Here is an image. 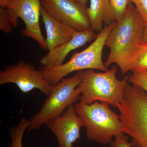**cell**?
<instances>
[{"instance_id": "obj_4", "label": "cell", "mask_w": 147, "mask_h": 147, "mask_svg": "<svg viewBox=\"0 0 147 147\" xmlns=\"http://www.w3.org/2000/svg\"><path fill=\"white\" fill-rule=\"evenodd\" d=\"M116 22L105 26L96 38L86 49L76 53L71 59L59 66L39 69L45 80L52 86L57 84L69 74L74 71L89 69H98L102 71L109 70L102 60V53L109 33L116 25Z\"/></svg>"}, {"instance_id": "obj_7", "label": "cell", "mask_w": 147, "mask_h": 147, "mask_svg": "<svg viewBox=\"0 0 147 147\" xmlns=\"http://www.w3.org/2000/svg\"><path fill=\"white\" fill-rule=\"evenodd\" d=\"M6 8L13 27L18 26V19L21 18L25 25L21 32L22 34L36 41L42 49L47 52L40 25L42 8L40 0H11Z\"/></svg>"}, {"instance_id": "obj_12", "label": "cell", "mask_w": 147, "mask_h": 147, "mask_svg": "<svg viewBox=\"0 0 147 147\" xmlns=\"http://www.w3.org/2000/svg\"><path fill=\"white\" fill-rule=\"evenodd\" d=\"M40 16L46 30L45 42L47 52L68 42L76 33V31L66 23L53 18L42 7Z\"/></svg>"}, {"instance_id": "obj_16", "label": "cell", "mask_w": 147, "mask_h": 147, "mask_svg": "<svg viewBox=\"0 0 147 147\" xmlns=\"http://www.w3.org/2000/svg\"><path fill=\"white\" fill-rule=\"evenodd\" d=\"M110 5L116 21L123 17L131 0H110Z\"/></svg>"}, {"instance_id": "obj_9", "label": "cell", "mask_w": 147, "mask_h": 147, "mask_svg": "<svg viewBox=\"0 0 147 147\" xmlns=\"http://www.w3.org/2000/svg\"><path fill=\"white\" fill-rule=\"evenodd\" d=\"M50 16L63 22L76 31L90 28L86 6L75 0H40Z\"/></svg>"}, {"instance_id": "obj_8", "label": "cell", "mask_w": 147, "mask_h": 147, "mask_svg": "<svg viewBox=\"0 0 147 147\" xmlns=\"http://www.w3.org/2000/svg\"><path fill=\"white\" fill-rule=\"evenodd\" d=\"M7 84H15L24 93L38 89L47 96L53 87L45 80L40 69L23 60L7 66L0 71V85Z\"/></svg>"}, {"instance_id": "obj_18", "label": "cell", "mask_w": 147, "mask_h": 147, "mask_svg": "<svg viewBox=\"0 0 147 147\" xmlns=\"http://www.w3.org/2000/svg\"><path fill=\"white\" fill-rule=\"evenodd\" d=\"M12 27L7 9L0 7V29L7 34H9L12 31Z\"/></svg>"}, {"instance_id": "obj_13", "label": "cell", "mask_w": 147, "mask_h": 147, "mask_svg": "<svg viewBox=\"0 0 147 147\" xmlns=\"http://www.w3.org/2000/svg\"><path fill=\"white\" fill-rule=\"evenodd\" d=\"M87 12L91 28L95 32L100 33L103 24L107 26L116 21L110 0H90Z\"/></svg>"}, {"instance_id": "obj_2", "label": "cell", "mask_w": 147, "mask_h": 147, "mask_svg": "<svg viewBox=\"0 0 147 147\" xmlns=\"http://www.w3.org/2000/svg\"><path fill=\"white\" fill-rule=\"evenodd\" d=\"M109 105L98 101L90 105L80 101L74 103L76 113L86 128L88 140L110 145L113 137L124 134L119 115L114 113Z\"/></svg>"}, {"instance_id": "obj_22", "label": "cell", "mask_w": 147, "mask_h": 147, "mask_svg": "<svg viewBox=\"0 0 147 147\" xmlns=\"http://www.w3.org/2000/svg\"><path fill=\"white\" fill-rule=\"evenodd\" d=\"M11 0H0V7L6 8Z\"/></svg>"}, {"instance_id": "obj_5", "label": "cell", "mask_w": 147, "mask_h": 147, "mask_svg": "<svg viewBox=\"0 0 147 147\" xmlns=\"http://www.w3.org/2000/svg\"><path fill=\"white\" fill-rule=\"evenodd\" d=\"M117 108L123 133L131 137L133 147H147V93L128 84Z\"/></svg>"}, {"instance_id": "obj_11", "label": "cell", "mask_w": 147, "mask_h": 147, "mask_svg": "<svg viewBox=\"0 0 147 147\" xmlns=\"http://www.w3.org/2000/svg\"><path fill=\"white\" fill-rule=\"evenodd\" d=\"M97 36L98 35L91 28L85 30L76 31L68 42L56 47L42 56L40 59L39 63L42 66L47 67L62 65L71 51L94 40Z\"/></svg>"}, {"instance_id": "obj_24", "label": "cell", "mask_w": 147, "mask_h": 147, "mask_svg": "<svg viewBox=\"0 0 147 147\" xmlns=\"http://www.w3.org/2000/svg\"><path fill=\"white\" fill-rule=\"evenodd\" d=\"M131 2H132V0H131Z\"/></svg>"}, {"instance_id": "obj_20", "label": "cell", "mask_w": 147, "mask_h": 147, "mask_svg": "<svg viewBox=\"0 0 147 147\" xmlns=\"http://www.w3.org/2000/svg\"><path fill=\"white\" fill-rule=\"evenodd\" d=\"M132 3L142 18L147 22V0H132Z\"/></svg>"}, {"instance_id": "obj_6", "label": "cell", "mask_w": 147, "mask_h": 147, "mask_svg": "<svg viewBox=\"0 0 147 147\" xmlns=\"http://www.w3.org/2000/svg\"><path fill=\"white\" fill-rule=\"evenodd\" d=\"M81 82L80 71H78L53 86L40 110L31 118L28 131L39 129L48 121L61 116L70 105L79 101Z\"/></svg>"}, {"instance_id": "obj_15", "label": "cell", "mask_w": 147, "mask_h": 147, "mask_svg": "<svg viewBox=\"0 0 147 147\" xmlns=\"http://www.w3.org/2000/svg\"><path fill=\"white\" fill-rule=\"evenodd\" d=\"M129 71L147 72V43L142 42L137 49L129 65Z\"/></svg>"}, {"instance_id": "obj_21", "label": "cell", "mask_w": 147, "mask_h": 147, "mask_svg": "<svg viewBox=\"0 0 147 147\" xmlns=\"http://www.w3.org/2000/svg\"><path fill=\"white\" fill-rule=\"evenodd\" d=\"M142 40L143 42L147 43V22L143 32Z\"/></svg>"}, {"instance_id": "obj_23", "label": "cell", "mask_w": 147, "mask_h": 147, "mask_svg": "<svg viewBox=\"0 0 147 147\" xmlns=\"http://www.w3.org/2000/svg\"><path fill=\"white\" fill-rule=\"evenodd\" d=\"M75 1L81 3L84 5H86V4L88 2V0H75Z\"/></svg>"}, {"instance_id": "obj_19", "label": "cell", "mask_w": 147, "mask_h": 147, "mask_svg": "<svg viewBox=\"0 0 147 147\" xmlns=\"http://www.w3.org/2000/svg\"><path fill=\"white\" fill-rule=\"evenodd\" d=\"M110 147H133L132 142H129L128 137L125 134H119L114 137L110 144Z\"/></svg>"}, {"instance_id": "obj_10", "label": "cell", "mask_w": 147, "mask_h": 147, "mask_svg": "<svg viewBox=\"0 0 147 147\" xmlns=\"http://www.w3.org/2000/svg\"><path fill=\"white\" fill-rule=\"evenodd\" d=\"M74 104L67 108L61 116L45 124L55 134L59 147H73V144L81 137L80 132L84 125Z\"/></svg>"}, {"instance_id": "obj_14", "label": "cell", "mask_w": 147, "mask_h": 147, "mask_svg": "<svg viewBox=\"0 0 147 147\" xmlns=\"http://www.w3.org/2000/svg\"><path fill=\"white\" fill-rule=\"evenodd\" d=\"M30 124V119L22 118L16 125L11 127L9 130L11 138L10 147H23V138Z\"/></svg>"}, {"instance_id": "obj_17", "label": "cell", "mask_w": 147, "mask_h": 147, "mask_svg": "<svg viewBox=\"0 0 147 147\" xmlns=\"http://www.w3.org/2000/svg\"><path fill=\"white\" fill-rule=\"evenodd\" d=\"M128 75V82L147 92V72L134 71Z\"/></svg>"}, {"instance_id": "obj_1", "label": "cell", "mask_w": 147, "mask_h": 147, "mask_svg": "<svg viewBox=\"0 0 147 147\" xmlns=\"http://www.w3.org/2000/svg\"><path fill=\"white\" fill-rule=\"evenodd\" d=\"M116 21L105 41V46L110 50L104 64L108 67L116 64L121 72L125 74L129 71L131 60L143 42L147 22L132 3L128 6L123 17Z\"/></svg>"}, {"instance_id": "obj_3", "label": "cell", "mask_w": 147, "mask_h": 147, "mask_svg": "<svg viewBox=\"0 0 147 147\" xmlns=\"http://www.w3.org/2000/svg\"><path fill=\"white\" fill-rule=\"evenodd\" d=\"M117 67L114 66L107 71L96 72L93 69L80 71L81 92L80 102L90 105L96 101L105 102L117 107L123 100L128 76L123 80L116 77Z\"/></svg>"}]
</instances>
